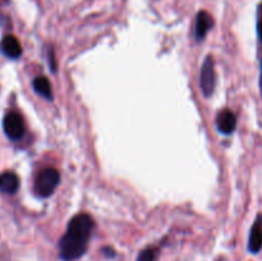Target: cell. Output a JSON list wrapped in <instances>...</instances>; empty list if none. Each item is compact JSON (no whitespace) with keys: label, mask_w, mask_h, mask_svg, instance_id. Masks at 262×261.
<instances>
[{"label":"cell","mask_w":262,"mask_h":261,"mask_svg":"<svg viewBox=\"0 0 262 261\" xmlns=\"http://www.w3.org/2000/svg\"><path fill=\"white\" fill-rule=\"evenodd\" d=\"M94 219L89 214L72 217L66 234L59 241V256L63 261H76L86 253L90 238L94 232Z\"/></svg>","instance_id":"6da1fadb"},{"label":"cell","mask_w":262,"mask_h":261,"mask_svg":"<svg viewBox=\"0 0 262 261\" xmlns=\"http://www.w3.org/2000/svg\"><path fill=\"white\" fill-rule=\"evenodd\" d=\"M60 181V174L56 169L46 168L37 174L35 179V192L37 196L49 197L53 194Z\"/></svg>","instance_id":"7a4b0ae2"},{"label":"cell","mask_w":262,"mask_h":261,"mask_svg":"<svg viewBox=\"0 0 262 261\" xmlns=\"http://www.w3.org/2000/svg\"><path fill=\"white\" fill-rule=\"evenodd\" d=\"M3 128L5 135L13 141L20 140L25 135V122L18 113H8L3 120Z\"/></svg>","instance_id":"3957f363"},{"label":"cell","mask_w":262,"mask_h":261,"mask_svg":"<svg viewBox=\"0 0 262 261\" xmlns=\"http://www.w3.org/2000/svg\"><path fill=\"white\" fill-rule=\"evenodd\" d=\"M215 83H216V76H215L214 60L211 56H207L201 68V90L205 97H210L214 94Z\"/></svg>","instance_id":"277c9868"},{"label":"cell","mask_w":262,"mask_h":261,"mask_svg":"<svg viewBox=\"0 0 262 261\" xmlns=\"http://www.w3.org/2000/svg\"><path fill=\"white\" fill-rule=\"evenodd\" d=\"M216 127L223 135H232L237 127V118L229 109H224L217 114Z\"/></svg>","instance_id":"5b68a950"},{"label":"cell","mask_w":262,"mask_h":261,"mask_svg":"<svg viewBox=\"0 0 262 261\" xmlns=\"http://www.w3.org/2000/svg\"><path fill=\"white\" fill-rule=\"evenodd\" d=\"M262 250V215L256 216L255 223L251 228L248 237V251L251 253H258Z\"/></svg>","instance_id":"8992f818"},{"label":"cell","mask_w":262,"mask_h":261,"mask_svg":"<svg viewBox=\"0 0 262 261\" xmlns=\"http://www.w3.org/2000/svg\"><path fill=\"white\" fill-rule=\"evenodd\" d=\"M2 50L4 55L10 59H18L22 55V46L17 37L12 35H8L2 41Z\"/></svg>","instance_id":"52a82bcc"},{"label":"cell","mask_w":262,"mask_h":261,"mask_svg":"<svg viewBox=\"0 0 262 261\" xmlns=\"http://www.w3.org/2000/svg\"><path fill=\"white\" fill-rule=\"evenodd\" d=\"M214 22H212L211 15L207 12H200L196 19V30H194V36H196L197 41L204 40L206 33L209 32L210 28L212 27Z\"/></svg>","instance_id":"ba28073f"},{"label":"cell","mask_w":262,"mask_h":261,"mask_svg":"<svg viewBox=\"0 0 262 261\" xmlns=\"http://www.w3.org/2000/svg\"><path fill=\"white\" fill-rule=\"evenodd\" d=\"M19 188V178L13 171H4L0 174V191L13 194Z\"/></svg>","instance_id":"9c48e42d"},{"label":"cell","mask_w":262,"mask_h":261,"mask_svg":"<svg viewBox=\"0 0 262 261\" xmlns=\"http://www.w3.org/2000/svg\"><path fill=\"white\" fill-rule=\"evenodd\" d=\"M33 90L37 92L40 96H42L43 99L49 100L51 101L53 100V90H51V83L49 82V79L46 77L41 76V77H36L33 79Z\"/></svg>","instance_id":"30bf717a"},{"label":"cell","mask_w":262,"mask_h":261,"mask_svg":"<svg viewBox=\"0 0 262 261\" xmlns=\"http://www.w3.org/2000/svg\"><path fill=\"white\" fill-rule=\"evenodd\" d=\"M159 257V248L158 247H147L141 251L138 255L137 261H156Z\"/></svg>","instance_id":"8fae6325"},{"label":"cell","mask_w":262,"mask_h":261,"mask_svg":"<svg viewBox=\"0 0 262 261\" xmlns=\"http://www.w3.org/2000/svg\"><path fill=\"white\" fill-rule=\"evenodd\" d=\"M257 33H258V38H260V41L262 42V17H260V19H258V23H257Z\"/></svg>","instance_id":"7c38bea8"},{"label":"cell","mask_w":262,"mask_h":261,"mask_svg":"<svg viewBox=\"0 0 262 261\" xmlns=\"http://www.w3.org/2000/svg\"><path fill=\"white\" fill-rule=\"evenodd\" d=\"M104 252H105V255L107 256V257H113V256H115L114 250H113V248H110V247H105Z\"/></svg>","instance_id":"4fadbf2b"},{"label":"cell","mask_w":262,"mask_h":261,"mask_svg":"<svg viewBox=\"0 0 262 261\" xmlns=\"http://www.w3.org/2000/svg\"><path fill=\"white\" fill-rule=\"evenodd\" d=\"M260 90L262 94V60H261V73H260Z\"/></svg>","instance_id":"5bb4252c"}]
</instances>
